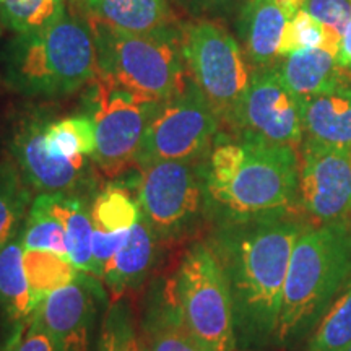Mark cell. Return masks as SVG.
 Wrapping results in <instances>:
<instances>
[{"mask_svg": "<svg viewBox=\"0 0 351 351\" xmlns=\"http://www.w3.org/2000/svg\"><path fill=\"white\" fill-rule=\"evenodd\" d=\"M47 208L56 215V218L65 228L69 258L77 270L85 271L101 280V274L96 267L93 251H91V238H93L95 225L91 219L90 208L85 207V200L80 197L70 195H41Z\"/></svg>", "mask_w": 351, "mask_h": 351, "instance_id": "obj_22", "label": "cell"}, {"mask_svg": "<svg viewBox=\"0 0 351 351\" xmlns=\"http://www.w3.org/2000/svg\"><path fill=\"white\" fill-rule=\"evenodd\" d=\"M346 351H351V346H350V348H348V350H346Z\"/></svg>", "mask_w": 351, "mask_h": 351, "instance_id": "obj_41", "label": "cell"}, {"mask_svg": "<svg viewBox=\"0 0 351 351\" xmlns=\"http://www.w3.org/2000/svg\"><path fill=\"white\" fill-rule=\"evenodd\" d=\"M306 225L293 213L218 223L205 239L226 276L238 348L276 343L289 258Z\"/></svg>", "mask_w": 351, "mask_h": 351, "instance_id": "obj_1", "label": "cell"}, {"mask_svg": "<svg viewBox=\"0 0 351 351\" xmlns=\"http://www.w3.org/2000/svg\"><path fill=\"white\" fill-rule=\"evenodd\" d=\"M91 219L95 228L108 231H129L142 217L137 197H132L122 184L112 182L103 187L91 202Z\"/></svg>", "mask_w": 351, "mask_h": 351, "instance_id": "obj_27", "label": "cell"}, {"mask_svg": "<svg viewBox=\"0 0 351 351\" xmlns=\"http://www.w3.org/2000/svg\"><path fill=\"white\" fill-rule=\"evenodd\" d=\"M351 346V280L330 302L302 351H346Z\"/></svg>", "mask_w": 351, "mask_h": 351, "instance_id": "obj_26", "label": "cell"}, {"mask_svg": "<svg viewBox=\"0 0 351 351\" xmlns=\"http://www.w3.org/2000/svg\"><path fill=\"white\" fill-rule=\"evenodd\" d=\"M3 351H52L49 339L44 332L41 315H39V307L34 313L32 322L25 328L19 339L5 343Z\"/></svg>", "mask_w": 351, "mask_h": 351, "instance_id": "obj_35", "label": "cell"}, {"mask_svg": "<svg viewBox=\"0 0 351 351\" xmlns=\"http://www.w3.org/2000/svg\"><path fill=\"white\" fill-rule=\"evenodd\" d=\"M127 236H129V231L108 232L99 230V228H95L93 238H91V251H93V258L101 274V278H103L106 263L111 261V258L117 254V251L124 245Z\"/></svg>", "mask_w": 351, "mask_h": 351, "instance_id": "obj_34", "label": "cell"}, {"mask_svg": "<svg viewBox=\"0 0 351 351\" xmlns=\"http://www.w3.org/2000/svg\"><path fill=\"white\" fill-rule=\"evenodd\" d=\"M204 176L213 225L289 215L300 205V153L291 145L219 130L204 160Z\"/></svg>", "mask_w": 351, "mask_h": 351, "instance_id": "obj_2", "label": "cell"}, {"mask_svg": "<svg viewBox=\"0 0 351 351\" xmlns=\"http://www.w3.org/2000/svg\"><path fill=\"white\" fill-rule=\"evenodd\" d=\"M2 21L13 34L39 32L65 12V0H3Z\"/></svg>", "mask_w": 351, "mask_h": 351, "instance_id": "obj_29", "label": "cell"}, {"mask_svg": "<svg viewBox=\"0 0 351 351\" xmlns=\"http://www.w3.org/2000/svg\"><path fill=\"white\" fill-rule=\"evenodd\" d=\"M234 351H258V350H243V348H238V350H234Z\"/></svg>", "mask_w": 351, "mask_h": 351, "instance_id": "obj_40", "label": "cell"}, {"mask_svg": "<svg viewBox=\"0 0 351 351\" xmlns=\"http://www.w3.org/2000/svg\"><path fill=\"white\" fill-rule=\"evenodd\" d=\"M166 288L189 332L202 348L238 350L231 293L207 241H195L189 245Z\"/></svg>", "mask_w": 351, "mask_h": 351, "instance_id": "obj_6", "label": "cell"}, {"mask_svg": "<svg viewBox=\"0 0 351 351\" xmlns=\"http://www.w3.org/2000/svg\"><path fill=\"white\" fill-rule=\"evenodd\" d=\"M51 121V112L43 106L25 108L12 114L5 127L8 158L38 195H70L85 200L96 189L91 158L64 160L51 156L44 143Z\"/></svg>", "mask_w": 351, "mask_h": 351, "instance_id": "obj_10", "label": "cell"}, {"mask_svg": "<svg viewBox=\"0 0 351 351\" xmlns=\"http://www.w3.org/2000/svg\"><path fill=\"white\" fill-rule=\"evenodd\" d=\"M0 75L13 93L28 98H60L98 77L90 25L65 8L39 32L13 34L0 51Z\"/></svg>", "mask_w": 351, "mask_h": 351, "instance_id": "obj_3", "label": "cell"}, {"mask_svg": "<svg viewBox=\"0 0 351 351\" xmlns=\"http://www.w3.org/2000/svg\"><path fill=\"white\" fill-rule=\"evenodd\" d=\"M134 330L129 306L122 301H116L109 307L103 320L96 351H127Z\"/></svg>", "mask_w": 351, "mask_h": 351, "instance_id": "obj_31", "label": "cell"}, {"mask_svg": "<svg viewBox=\"0 0 351 351\" xmlns=\"http://www.w3.org/2000/svg\"><path fill=\"white\" fill-rule=\"evenodd\" d=\"M23 269L36 309L47 296L73 283L80 275V270L69 258L39 249L23 251Z\"/></svg>", "mask_w": 351, "mask_h": 351, "instance_id": "obj_24", "label": "cell"}, {"mask_svg": "<svg viewBox=\"0 0 351 351\" xmlns=\"http://www.w3.org/2000/svg\"><path fill=\"white\" fill-rule=\"evenodd\" d=\"M350 280V223H307L289 258L276 345L295 348L306 341Z\"/></svg>", "mask_w": 351, "mask_h": 351, "instance_id": "obj_4", "label": "cell"}, {"mask_svg": "<svg viewBox=\"0 0 351 351\" xmlns=\"http://www.w3.org/2000/svg\"><path fill=\"white\" fill-rule=\"evenodd\" d=\"M300 152L301 210L317 223L346 221L351 215V148L302 140Z\"/></svg>", "mask_w": 351, "mask_h": 351, "instance_id": "obj_13", "label": "cell"}, {"mask_svg": "<svg viewBox=\"0 0 351 351\" xmlns=\"http://www.w3.org/2000/svg\"><path fill=\"white\" fill-rule=\"evenodd\" d=\"M278 60L276 70L300 103L330 90L346 78V72L337 64L335 52L326 47L296 51Z\"/></svg>", "mask_w": 351, "mask_h": 351, "instance_id": "obj_20", "label": "cell"}, {"mask_svg": "<svg viewBox=\"0 0 351 351\" xmlns=\"http://www.w3.org/2000/svg\"><path fill=\"white\" fill-rule=\"evenodd\" d=\"M33 200L15 163L8 156L0 161V251L21 231Z\"/></svg>", "mask_w": 351, "mask_h": 351, "instance_id": "obj_23", "label": "cell"}, {"mask_svg": "<svg viewBox=\"0 0 351 351\" xmlns=\"http://www.w3.org/2000/svg\"><path fill=\"white\" fill-rule=\"evenodd\" d=\"M280 3H282V7L287 10L289 15H295L296 12L301 10L302 3H304V0H278Z\"/></svg>", "mask_w": 351, "mask_h": 351, "instance_id": "obj_37", "label": "cell"}, {"mask_svg": "<svg viewBox=\"0 0 351 351\" xmlns=\"http://www.w3.org/2000/svg\"><path fill=\"white\" fill-rule=\"evenodd\" d=\"M225 132L241 138L300 147L304 138L301 103L285 85L275 64L252 69L247 91Z\"/></svg>", "mask_w": 351, "mask_h": 351, "instance_id": "obj_12", "label": "cell"}, {"mask_svg": "<svg viewBox=\"0 0 351 351\" xmlns=\"http://www.w3.org/2000/svg\"><path fill=\"white\" fill-rule=\"evenodd\" d=\"M221 122L194 82L160 104L135 158V168L155 161H202Z\"/></svg>", "mask_w": 351, "mask_h": 351, "instance_id": "obj_11", "label": "cell"}, {"mask_svg": "<svg viewBox=\"0 0 351 351\" xmlns=\"http://www.w3.org/2000/svg\"><path fill=\"white\" fill-rule=\"evenodd\" d=\"M337 64L346 73H351V21L346 25L341 34L339 49H337Z\"/></svg>", "mask_w": 351, "mask_h": 351, "instance_id": "obj_36", "label": "cell"}, {"mask_svg": "<svg viewBox=\"0 0 351 351\" xmlns=\"http://www.w3.org/2000/svg\"><path fill=\"white\" fill-rule=\"evenodd\" d=\"M3 2V0H0V3H2Z\"/></svg>", "mask_w": 351, "mask_h": 351, "instance_id": "obj_42", "label": "cell"}, {"mask_svg": "<svg viewBox=\"0 0 351 351\" xmlns=\"http://www.w3.org/2000/svg\"><path fill=\"white\" fill-rule=\"evenodd\" d=\"M127 351H147L142 337H140V333L137 330H134V333H132L130 341H129V350Z\"/></svg>", "mask_w": 351, "mask_h": 351, "instance_id": "obj_38", "label": "cell"}, {"mask_svg": "<svg viewBox=\"0 0 351 351\" xmlns=\"http://www.w3.org/2000/svg\"><path fill=\"white\" fill-rule=\"evenodd\" d=\"M85 112L95 122L96 166L116 178L135 166L145 132L163 101L147 99L98 75L88 85Z\"/></svg>", "mask_w": 351, "mask_h": 351, "instance_id": "obj_9", "label": "cell"}, {"mask_svg": "<svg viewBox=\"0 0 351 351\" xmlns=\"http://www.w3.org/2000/svg\"><path fill=\"white\" fill-rule=\"evenodd\" d=\"M135 197L161 243L191 236L208 219L202 161H155L138 166Z\"/></svg>", "mask_w": 351, "mask_h": 351, "instance_id": "obj_8", "label": "cell"}, {"mask_svg": "<svg viewBox=\"0 0 351 351\" xmlns=\"http://www.w3.org/2000/svg\"><path fill=\"white\" fill-rule=\"evenodd\" d=\"M289 19L291 15L278 0H245L243 3L236 19V33L252 69L276 64Z\"/></svg>", "mask_w": 351, "mask_h": 351, "instance_id": "obj_15", "label": "cell"}, {"mask_svg": "<svg viewBox=\"0 0 351 351\" xmlns=\"http://www.w3.org/2000/svg\"><path fill=\"white\" fill-rule=\"evenodd\" d=\"M182 54L192 82L199 86L221 122L230 129L252 77L241 44L217 20L181 21Z\"/></svg>", "mask_w": 351, "mask_h": 351, "instance_id": "obj_7", "label": "cell"}, {"mask_svg": "<svg viewBox=\"0 0 351 351\" xmlns=\"http://www.w3.org/2000/svg\"><path fill=\"white\" fill-rule=\"evenodd\" d=\"M93 33L98 75L147 99L165 101L186 88L191 75L182 54L181 23L150 33H129L86 21Z\"/></svg>", "mask_w": 351, "mask_h": 351, "instance_id": "obj_5", "label": "cell"}, {"mask_svg": "<svg viewBox=\"0 0 351 351\" xmlns=\"http://www.w3.org/2000/svg\"><path fill=\"white\" fill-rule=\"evenodd\" d=\"M140 337L147 351H205L179 315L166 283L148 298Z\"/></svg>", "mask_w": 351, "mask_h": 351, "instance_id": "obj_21", "label": "cell"}, {"mask_svg": "<svg viewBox=\"0 0 351 351\" xmlns=\"http://www.w3.org/2000/svg\"><path fill=\"white\" fill-rule=\"evenodd\" d=\"M191 19L218 20L238 13L245 0H174Z\"/></svg>", "mask_w": 351, "mask_h": 351, "instance_id": "obj_33", "label": "cell"}, {"mask_svg": "<svg viewBox=\"0 0 351 351\" xmlns=\"http://www.w3.org/2000/svg\"><path fill=\"white\" fill-rule=\"evenodd\" d=\"M47 152L54 158L78 160L93 156L96 152L95 122L86 114L52 119L46 127L44 137Z\"/></svg>", "mask_w": 351, "mask_h": 351, "instance_id": "obj_25", "label": "cell"}, {"mask_svg": "<svg viewBox=\"0 0 351 351\" xmlns=\"http://www.w3.org/2000/svg\"><path fill=\"white\" fill-rule=\"evenodd\" d=\"M3 33V21H2V8H0V36Z\"/></svg>", "mask_w": 351, "mask_h": 351, "instance_id": "obj_39", "label": "cell"}, {"mask_svg": "<svg viewBox=\"0 0 351 351\" xmlns=\"http://www.w3.org/2000/svg\"><path fill=\"white\" fill-rule=\"evenodd\" d=\"M104 296L99 280L80 271L78 278L57 289L39 306V315L52 351H90L98 301Z\"/></svg>", "mask_w": 351, "mask_h": 351, "instance_id": "obj_14", "label": "cell"}, {"mask_svg": "<svg viewBox=\"0 0 351 351\" xmlns=\"http://www.w3.org/2000/svg\"><path fill=\"white\" fill-rule=\"evenodd\" d=\"M36 311L23 269V244L20 231L0 251V315L7 326H10L5 343L19 339Z\"/></svg>", "mask_w": 351, "mask_h": 351, "instance_id": "obj_19", "label": "cell"}, {"mask_svg": "<svg viewBox=\"0 0 351 351\" xmlns=\"http://www.w3.org/2000/svg\"><path fill=\"white\" fill-rule=\"evenodd\" d=\"M301 10L317 20L337 44L351 21V0H304Z\"/></svg>", "mask_w": 351, "mask_h": 351, "instance_id": "obj_32", "label": "cell"}, {"mask_svg": "<svg viewBox=\"0 0 351 351\" xmlns=\"http://www.w3.org/2000/svg\"><path fill=\"white\" fill-rule=\"evenodd\" d=\"M21 244H23V251L39 249V251H51L69 258L65 228L47 208L41 195H36L26 215L23 228H21Z\"/></svg>", "mask_w": 351, "mask_h": 351, "instance_id": "obj_28", "label": "cell"}, {"mask_svg": "<svg viewBox=\"0 0 351 351\" xmlns=\"http://www.w3.org/2000/svg\"><path fill=\"white\" fill-rule=\"evenodd\" d=\"M160 243L155 230L142 215L129 230L124 245L104 267L101 282L111 291L114 301H121L125 293L138 288L145 282L155 265Z\"/></svg>", "mask_w": 351, "mask_h": 351, "instance_id": "obj_17", "label": "cell"}, {"mask_svg": "<svg viewBox=\"0 0 351 351\" xmlns=\"http://www.w3.org/2000/svg\"><path fill=\"white\" fill-rule=\"evenodd\" d=\"M174 0H70V10L85 21L129 33H150L179 25Z\"/></svg>", "mask_w": 351, "mask_h": 351, "instance_id": "obj_16", "label": "cell"}, {"mask_svg": "<svg viewBox=\"0 0 351 351\" xmlns=\"http://www.w3.org/2000/svg\"><path fill=\"white\" fill-rule=\"evenodd\" d=\"M315 47H326V49L335 52L339 49V44L332 38V34L313 19L304 10L296 12L288 21L285 28L282 44H280L278 59L291 54V52L302 49H315Z\"/></svg>", "mask_w": 351, "mask_h": 351, "instance_id": "obj_30", "label": "cell"}, {"mask_svg": "<svg viewBox=\"0 0 351 351\" xmlns=\"http://www.w3.org/2000/svg\"><path fill=\"white\" fill-rule=\"evenodd\" d=\"M301 116L302 140L351 148V78L302 101Z\"/></svg>", "mask_w": 351, "mask_h": 351, "instance_id": "obj_18", "label": "cell"}]
</instances>
